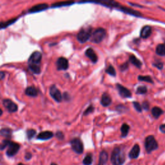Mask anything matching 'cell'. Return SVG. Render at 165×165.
I'll list each match as a JSON object with an SVG mask.
<instances>
[{
    "label": "cell",
    "mask_w": 165,
    "mask_h": 165,
    "mask_svg": "<svg viewBox=\"0 0 165 165\" xmlns=\"http://www.w3.org/2000/svg\"><path fill=\"white\" fill-rule=\"evenodd\" d=\"M26 135H27V137L29 139H32L35 135H36V131L33 129H30L27 130L26 132Z\"/></svg>",
    "instance_id": "d6a6232c"
},
{
    "label": "cell",
    "mask_w": 165,
    "mask_h": 165,
    "mask_svg": "<svg viewBox=\"0 0 165 165\" xmlns=\"http://www.w3.org/2000/svg\"><path fill=\"white\" fill-rule=\"evenodd\" d=\"M142 107H143V108H144L145 110H148V108H149V104L147 102H144L143 103Z\"/></svg>",
    "instance_id": "74e56055"
},
{
    "label": "cell",
    "mask_w": 165,
    "mask_h": 165,
    "mask_svg": "<svg viewBox=\"0 0 165 165\" xmlns=\"http://www.w3.org/2000/svg\"><path fill=\"white\" fill-rule=\"evenodd\" d=\"M0 134L5 137H10L12 135V130L9 129H3L0 130Z\"/></svg>",
    "instance_id": "4316f807"
},
{
    "label": "cell",
    "mask_w": 165,
    "mask_h": 165,
    "mask_svg": "<svg viewBox=\"0 0 165 165\" xmlns=\"http://www.w3.org/2000/svg\"><path fill=\"white\" fill-rule=\"evenodd\" d=\"M130 130V126L126 123H124L122 125L121 128V136L123 137H126V136L129 134V132Z\"/></svg>",
    "instance_id": "7402d4cb"
},
{
    "label": "cell",
    "mask_w": 165,
    "mask_h": 165,
    "mask_svg": "<svg viewBox=\"0 0 165 165\" xmlns=\"http://www.w3.org/2000/svg\"><path fill=\"white\" fill-rule=\"evenodd\" d=\"M106 72L107 74H108L109 75H111L112 76H116V72H115V69L112 65H110L106 69Z\"/></svg>",
    "instance_id": "f546056e"
},
{
    "label": "cell",
    "mask_w": 165,
    "mask_h": 165,
    "mask_svg": "<svg viewBox=\"0 0 165 165\" xmlns=\"http://www.w3.org/2000/svg\"><path fill=\"white\" fill-rule=\"evenodd\" d=\"M128 67H129V64H128V63H125L123 64L122 65H121L120 68L122 71H124V70H126V69L128 68Z\"/></svg>",
    "instance_id": "d590c367"
},
{
    "label": "cell",
    "mask_w": 165,
    "mask_h": 165,
    "mask_svg": "<svg viewBox=\"0 0 165 165\" xmlns=\"http://www.w3.org/2000/svg\"><path fill=\"white\" fill-rule=\"evenodd\" d=\"M111 162L113 165H123L125 162V156L119 147H115L112 153Z\"/></svg>",
    "instance_id": "6da1fadb"
},
{
    "label": "cell",
    "mask_w": 165,
    "mask_h": 165,
    "mask_svg": "<svg viewBox=\"0 0 165 165\" xmlns=\"http://www.w3.org/2000/svg\"><path fill=\"white\" fill-rule=\"evenodd\" d=\"M133 104H134V106L136 108V110L138 112H141L142 111V106L140 105V104L138 102H134Z\"/></svg>",
    "instance_id": "e575fe53"
},
{
    "label": "cell",
    "mask_w": 165,
    "mask_h": 165,
    "mask_svg": "<svg viewBox=\"0 0 165 165\" xmlns=\"http://www.w3.org/2000/svg\"><path fill=\"white\" fill-rule=\"evenodd\" d=\"M85 55H86L89 59L91 60L93 63H96L98 61V56L95 54L94 50L91 48L88 49L86 52H85Z\"/></svg>",
    "instance_id": "9a60e30c"
},
{
    "label": "cell",
    "mask_w": 165,
    "mask_h": 165,
    "mask_svg": "<svg viewBox=\"0 0 165 165\" xmlns=\"http://www.w3.org/2000/svg\"><path fill=\"white\" fill-rule=\"evenodd\" d=\"M152 34V28L151 26L146 25L141 29L140 36L142 38L146 39L148 38Z\"/></svg>",
    "instance_id": "5bb4252c"
},
{
    "label": "cell",
    "mask_w": 165,
    "mask_h": 165,
    "mask_svg": "<svg viewBox=\"0 0 165 165\" xmlns=\"http://www.w3.org/2000/svg\"><path fill=\"white\" fill-rule=\"evenodd\" d=\"M5 76V74L3 72H0V80L3 79Z\"/></svg>",
    "instance_id": "60d3db41"
},
{
    "label": "cell",
    "mask_w": 165,
    "mask_h": 165,
    "mask_svg": "<svg viewBox=\"0 0 165 165\" xmlns=\"http://www.w3.org/2000/svg\"><path fill=\"white\" fill-rule=\"evenodd\" d=\"M3 106L9 112H15L18 110V105L10 99H5L3 101Z\"/></svg>",
    "instance_id": "9c48e42d"
},
{
    "label": "cell",
    "mask_w": 165,
    "mask_h": 165,
    "mask_svg": "<svg viewBox=\"0 0 165 165\" xmlns=\"http://www.w3.org/2000/svg\"><path fill=\"white\" fill-rule=\"evenodd\" d=\"M56 136H57V137L58 138V139H63V138H64V136H63V133L61 132H57Z\"/></svg>",
    "instance_id": "8d00e7d4"
},
{
    "label": "cell",
    "mask_w": 165,
    "mask_h": 165,
    "mask_svg": "<svg viewBox=\"0 0 165 165\" xmlns=\"http://www.w3.org/2000/svg\"><path fill=\"white\" fill-rule=\"evenodd\" d=\"M53 136H54V134H53V133L52 132L45 131V132L40 133L38 137H37V138H38V139H41V140H47L52 138Z\"/></svg>",
    "instance_id": "2e32d148"
},
{
    "label": "cell",
    "mask_w": 165,
    "mask_h": 165,
    "mask_svg": "<svg viewBox=\"0 0 165 165\" xmlns=\"http://www.w3.org/2000/svg\"><path fill=\"white\" fill-rule=\"evenodd\" d=\"M10 142L11 141H9V140H7V139L3 141V142L1 143V144H0V150H4L5 148L9 146Z\"/></svg>",
    "instance_id": "1f68e13d"
},
{
    "label": "cell",
    "mask_w": 165,
    "mask_h": 165,
    "mask_svg": "<svg viewBox=\"0 0 165 165\" xmlns=\"http://www.w3.org/2000/svg\"><path fill=\"white\" fill-rule=\"evenodd\" d=\"M72 150L78 154H81L83 152V144L79 138H75L70 141Z\"/></svg>",
    "instance_id": "5b68a950"
},
{
    "label": "cell",
    "mask_w": 165,
    "mask_h": 165,
    "mask_svg": "<svg viewBox=\"0 0 165 165\" xmlns=\"http://www.w3.org/2000/svg\"><path fill=\"white\" fill-rule=\"evenodd\" d=\"M41 54L40 52L36 51L33 52L29 57V65H39L41 60Z\"/></svg>",
    "instance_id": "52a82bcc"
},
{
    "label": "cell",
    "mask_w": 165,
    "mask_h": 165,
    "mask_svg": "<svg viewBox=\"0 0 165 165\" xmlns=\"http://www.w3.org/2000/svg\"><path fill=\"white\" fill-rule=\"evenodd\" d=\"M156 53L159 56H165V45L163 44L158 45L156 47Z\"/></svg>",
    "instance_id": "603a6c76"
},
{
    "label": "cell",
    "mask_w": 165,
    "mask_h": 165,
    "mask_svg": "<svg viewBox=\"0 0 165 165\" xmlns=\"http://www.w3.org/2000/svg\"><path fill=\"white\" fill-rule=\"evenodd\" d=\"M2 114H3V111H2V110L1 108H0V116L2 115Z\"/></svg>",
    "instance_id": "7bdbcfd3"
},
{
    "label": "cell",
    "mask_w": 165,
    "mask_h": 165,
    "mask_svg": "<svg viewBox=\"0 0 165 165\" xmlns=\"http://www.w3.org/2000/svg\"><path fill=\"white\" fill-rule=\"evenodd\" d=\"M25 94L30 97H36L38 94V91L35 87H29L25 90Z\"/></svg>",
    "instance_id": "d6986e66"
},
{
    "label": "cell",
    "mask_w": 165,
    "mask_h": 165,
    "mask_svg": "<svg viewBox=\"0 0 165 165\" xmlns=\"http://www.w3.org/2000/svg\"><path fill=\"white\" fill-rule=\"evenodd\" d=\"M19 148L20 146L19 144L11 141L8 146V149L7 150V155L9 157H12L15 156L19 151Z\"/></svg>",
    "instance_id": "8992f818"
},
{
    "label": "cell",
    "mask_w": 165,
    "mask_h": 165,
    "mask_svg": "<svg viewBox=\"0 0 165 165\" xmlns=\"http://www.w3.org/2000/svg\"><path fill=\"white\" fill-rule=\"evenodd\" d=\"M112 103V99L110 95L107 93H105L103 94L101 103L104 106H108Z\"/></svg>",
    "instance_id": "ac0fdd59"
},
{
    "label": "cell",
    "mask_w": 165,
    "mask_h": 165,
    "mask_svg": "<svg viewBox=\"0 0 165 165\" xmlns=\"http://www.w3.org/2000/svg\"><path fill=\"white\" fill-rule=\"evenodd\" d=\"M116 87L118 90L119 95L121 97H123L124 98H130L132 96L131 92L129 89H127L126 88H125L123 86H122L121 84H117Z\"/></svg>",
    "instance_id": "8fae6325"
},
{
    "label": "cell",
    "mask_w": 165,
    "mask_h": 165,
    "mask_svg": "<svg viewBox=\"0 0 165 165\" xmlns=\"http://www.w3.org/2000/svg\"><path fill=\"white\" fill-rule=\"evenodd\" d=\"M108 153L106 151H102L100 153L99 155V163L98 165H105L106 162L108 161Z\"/></svg>",
    "instance_id": "e0dca14e"
},
{
    "label": "cell",
    "mask_w": 165,
    "mask_h": 165,
    "mask_svg": "<svg viewBox=\"0 0 165 165\" xmlns=\"http://www.w3.org/2000/svg\"><path fill=\"white\" fill-rule=\"evenodd\" d=\"M48 7H49V6H48V5L46 3H41V4L36 5H34V6L32 7L30 9H29V12L30 13L39 12L41 11H43V10L48 9Z\"/></svg>",
    "instance_id": "7c38bea8"
},
{
    "label": "cell",
    "mask_w": 165,
    "mask_h": 165,
    "mask_svg": "<svg viewBox=\"0 0 165 165\" xmlns=\"http://www.w3.org/2000/svg\"><path fill=\"white\" fill-rule=\"evenodd\" d=\"M106 35V30L104 29L99 28L95 30L93 34L91 36V40L92 42L95 43H99L101 42L105 38Z\"/></svg>",
    "instance_id": "3957f363"
},
{
    "label": "cell",
    "mask_w": 165,
    "mask_h": 165,
    "mask_svg": "<svg viewBox=\"0 0 165 165\" xmlns=\"http://www.w3.org/2000/svg\"><path fill=\"white\" fill-rule=\"evenodd\" d=\"M32 157V155H31V153H27L26 154V156H25V159H30Z\"/></svg>",
    "instance_id": "b9f144b4"
},
{
    "label": "cell",
    "mask_w": 165,
    "mask_h": 165,
    "mask_svg": "<svg viewBox=\"0 0 165 165\" xmlns=\"http://www.w3.org/2000/svg\"><path fill=\"white\" fill-rule=\"evenodd\" d=\"M92 155L91 153H88L83 159V164L84 165H91L92 163Z\"/></svg>",
    "instance_id": "484cf974"
},
{
    "label": "cell",
    "mask_w": 165,
    "mask_h": 165,
    "mask_svg": "<svg viewBox=\"0 0 165 165\" xmlns=\"http://www.w3.org/2000/svg\"><path fill=\"white\" fill-rule=\"evenodd\" d=\"M29 68L35 74H40L41 69L39 65H29Z\"/></svg>",
    "instance_id": "83f0119b"
},
{
    "label": "cell",
    "mask_w": 165,
    "mask_h": 165,
    "mask_svg": "<svg viewBox=\"0 0 165 165\" xmlns=\"http://www.w3.org/2000/svg\"><path fill=\"white\" fill-rule=\"evenodd\" d=\"M50 94L52 98L57 102H61L62 101V95L61 92L56 86L53 85L50 88Z\"/></svg>",
    "instance_id": "ba28073f"
},
{
    "label": "cell",
    "mask_w": 165,
    "mask_h": 165,
    "mask_svg": "<svg viewBox=\"0 0 165 165\" xmlns=\"http://www.w3.org/2000/svg\"><path fill=\"white\" fill-rule=\"evenodd\" d=\"M139 153H140V147L137 144H136L132 148V150L129 152V157L131 159H137L139 157Z\"/></svg>",
    "instance_id": "4fadbf2b"
},
{
    "label": "cell",
    "mask_w": 165,
    "mask_h": 165,
    "mask_svg": "<svg viewBox=\"0 0 165 165\" xmlns=\"http://www.w3.org/2000/svg\"><path fill=\"white\" fill-rule=\"evenodd\" d=\"M129 61H130V62L131 63H132L133 65H135L137 68H140L141 67V65H142L141 62L139 60H138L137 57H136V56H134V55L130 56Z\"/></svg>",
    "instance_id": "ffe728a7"
},
{
    "label": "cell",
    "mask_w": 165,
    "mask_h": 165,
    "mask_svg": "<svg viewBox=\"0 0 165 165\" xmlns=\"http://www.w3.org/2000/svg\"><path fill=\"white\" fill-rule=\"evenodd\" d=\"M50 165H57V164H56V163H52Z\"/></svg>",
    "instance_id": "ee69618b"
},
{
    "label": "cell",
    "mask_w": 165,
    "mask_h": 165,
    "mask_svg": "<svg viewBox=\"0 0 165 165\" xmlns=\"http://www.w3.org/2000/svg\"><path fill=\"white\" fill-rule=\"evenodd\" d=\"M154 66H156L157 68L159 69H161L163 67V64L161 63H157L156 64H154Z\"/></svg>",
    "instance_id": "f35d334b"
},
{
    "label": "cell",
    "mask_w": 165,
    "mask_h": 165,
    "mask_svg": "<svg viewBox=\"0 0 165 165\" xmlns=\"http://www.w3.org/2000/svg\"><path fill=\"white\" fill-rule=\"evenodd\" d=\"M159 129H160L161 132H162L163 133H165V124L161 125L160 127H159Z\"/></svg>",
    "instance_id": "ab89813d"
},
{
    "label": "cell",
    "mask_w": 165,
    "mask_h": 165,
    "mask_svg": "<svg viewBox=\"0 0 165 165\" xmlns=\"http://www.w3.org/2000/svg\"><path fill=\"white\" fill-rule=\"evenodd\" d=\"M16 20H17V18H14L12 19H10L7 21H5V22H0V29L7 27V26H10V25L13 24Z\"/></svg>",
    "instance_id": "cb8c5ba5"
},
{
    "label": "cell",
    "mask_w": 165,
    "mask_h": 165,
    "mask_svg": "<svg viewBox=\"0 0 165 165\" xmlns=\"http://www.w3.org/2000/svg\"><path fill=\"white\" fill-rule=\"evenodd\" d=\"M18 165H23L22 163H19V164H18Z\"/></svg>",
    "instance_id": "f6af8a7d"
},
{
    "label": "cell",
    "mask_w": 165,
    "mask_h": 165,
    "mask_svg": "<svg viewBox=\"0 0 165 165\" xmlns=\"http://www.w3.org/2000/svg\"><path fill=\"white\" fill-rule=\"evenodd\" d=\"M138 79H139V81H146L147 83H153V80L152 79V78L150 76H139L138 77Z\"/></svg>",
    "instance_id": "f1b7e54d"
},
{
    "label": "cell",
    "mask_w": 165,
    "mask_h": 165,
    "mask_svg": "<svg viewBox=\"0 0 165 165\" xmlns=\"http://www.w3.org/2000/svg\"><path fill=\"white\" fill-rule=\"evenodd\" d=\"M163 111L159 107H157V106L153 107L152 110V114L155 118H158L159 116L163 114Z\"/></svg>",
    "instance_id": "44dd1931"
},
{
    "label": "cell",
    "mask_w": 165,
    "mask_h": 165,
    "mask_svg": "<svg viewBox=\"0 0 165 165\" xmlns=\"http://www.w3.org/2000/svg\"><path fill=\"white\" fill-rule=\"evenodd\" d=\"M92 29L90 27L88 28H84L79 31L77 36V40L83 43L87 42L92 36Z\"/></svg>",
    "instance_id": "277c9868"
},
{
    "label": "cell",
    "mask_w": 165,
    "mask_h": 165,
    "mask_svg": "<svg viewBox=\"0 0 165 165\" xmlns=\"http://www.w3.org/2000/svg\"><path fill=\"white\" fill-rule=\"evenodd\" d=\"M94 108L92 105L89 106L87 108V110L84 112V115H87L90 114H91L94 111Z\"/></svg>",
    "instance_id": "836d02e7"
},
{
    "label": "cell",
    "mask_w": 165,
    "mask_h": 165,
    "mask_svg": "<svg viewBox=\"0 0 165 165\" xmlns=\"http://www.w3.org/2000/svg\"><path fill=\"white\" fill-rule=\"evenodd\" d=\"M74 2H57L52 5V7H61L64 6H68L73 4Z\"/></svg>",
    "instance_id": "d4e9b609"
},
{
    "label": "cell",
    "mask_w": 165,
    "mask_h": 165,
    "mask_svg": "<svg viewBox=\"0 0 165 165\" xmlns=\"http://www.w3.org/2000/svg\"><path fill=\"white\" fill-rule=\"evenodd\" d=\"M145 146L148 153H150L158 148L157 142L153 136H149L146 138Z\"/></svg>",
    "instance_id": "7a4b0ae2"
},
{
    "label": "cell",
    "mask_w": 165,
    "mask_h": 165,
    "mask_svg": "<svg viewBox=\"0 0 165 165\" xmlns=\"http://www.w3.org/2000/svg\"><path fill=\"white\" fill-rule=\"evenodd\" d=\"M147 92V88L145 86H140L137 88L136 93L137 94H145Z\"/></svg>",
    "instance_id": "4dcf8cb0"
},
{
    "label": "cell",
    "mask_w": 165,
    "mask_h": 165,
    "mask_svg": "<svg viewBox=\"0 0 165 165\" xmlns=\"http://www.w3.org/2000/svg\"><path fill=\"white\" fill-rule=\"evenodd\" d=\"M57 68L59 70H65L68 68V61L65 57H60L56 63Z\"/></svg>",
    "instance_id": "30bf717a"
}]
</instances>
